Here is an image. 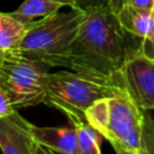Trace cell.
Here are the masks:
<instances>
[{
	"label": "cell",
	"mask_w": 154,
	"mask_h": 154,
	"mask_svg": "<svg viewBox=\"0 0 154 154\" xmlns=\"http://www.w3.org/2000/svg\"><path fill=\"white\" fill-rule=\"evenodd\" d=\"M49 69L47 64L16 51L0 52V87L17 111L45 101Z\"/></svg>",
	"instance_id": "5b68a950"
},
{
	"label": "cell",
	"mask_w": 154,
	"mask_h": 154,
	"mask_svg": "<svg viewBox=\"0 0 154 154\" xmlns=\"http://www.w3.org/2000/svg\"><path fill=\"white\" fill-rule=\"evenodd\" d=\"M122 28L131 36L138 38L140 46L154 55V10L137 8L125 2L117 12Z\"/></svg>",
	"instance_id": "ba28073f"
},
{
	"label": "cell",
	"mask_w": 154,
	"mask_h": 154,
	"mask_svg": "<svg viewBox=\"0 0 154 154\" xmlns=\"http://www.w3.org/2000/svg\"><path fill=\"white\" fill-rule=\"evenodd\" d=\"M126 34L106 2L85 7V18L72 43L70 70L113 81L134 51L128 46Z\"/></svg>",
	"instance_id": "6da1fadb"
},
{
	"label": "cell",
	"mask_w": 154,
	"mask_h": 154,
	"mask_svg": "<svg viewBox=\"0 0 154 154\" xmlns=\"http://www.w3.org/2000/svg\"><path fill=\"white\" fill-rule=\"evenodd\" d=\"M120 88L113 81L63 70L49 75L43 103L63 112L70 123L85 122V112L95 101Z\"/></svg>",
	"instance_id": "277c9868"
},
{
	"label": "cell",
	"mask_w": 154,
	"mask_h": 154,
	"mask_svg": "<svg viewBox=\"0 0 154 154\" xmlns=\"http://www.w3.org/2000/svg\"><path fill=\"white\" fill-rule=\"evenodd\" d=\"M116 153H117V154H134V153H130V152H124V150H117Z\"/></svg>",
	"instance_id": "d6986e66"
},
{
	"label": "cell",
	"mask_w": 154,
	"mask_h": 154,
	"mask_svg": "<svg viewBox=\"0 0 154 154\" xmlns=\"http://www.w3.org/2000/svg\"><path fill=\"white\" fill-rule=\"evenodd\" d=\"M128 4L143 10H154V0H126Z\"/></svg>",
	"instance_id": "9a60e30c"
},
{
	"label": "cell",
	"mask_w": 154,
	"mask_h": 154,
	"mask_svg": "<svg viewBox=\"0 0 154 154\" xmlns=\"http://www.w3.org/2000/svg\"><path fill=\"white\" fill-rule=\"evenodd\" d=\"M85 18V8H71L34 22L16 52L47 64L70 69L72 43Z\"/></svg>",
	"instance_id": "3957f363"
},
{
	"label": "cell",
	"mask_w": 154,
	"mask_h": 154,
	"mask_svg": "<svg viewBox=\"0 0 154 154\" xmlns=\"http://www.w3.org/2000/svg\"><path fill=\"white\" fill-rule=\"evenodd\" d=\"M30 129L38 146L57 154H77L78 137L73 124L70 126H37L31 124Z\"/></svg>",
	"instance_id": "9c48e42d"
},
{
	"label": "cell",
	"mask_w": 154,
	"mask_h": 154,
	"mask_svg": "<svg viewBox=\"0 0 154 154\" xmlns=\"http://www.w3.org/2000/svg\"><path fill=\"white\" fill-rule=\"evenodd\" d=\"M144 120V111L123 88L95 101L85 112V122L106 138L116 152L142 154Z\"/></svg>",
	"instance_id": "7a4b0ae2"
},
{
	"label": "cell",
	"mask_w": 154,
	"mask_h": 154,
	"mask_svg": "<svg viewBox=\"0 0 154 154\" xmlns=\"http://www.w3.org/2000/svg\"><path fill=\"white\" fill-rule=\"evenodd\" d=\"M54 1H58V2H61L64 6H69L71 8H78L81 7L79 4L82 1H87V0H54ZM101 1H105L109 7H111V0H101Z\"/></svg>",
	"instance_id": "2e32d148"
},
{
	"label": "cell",
	"mask_w": 154,
	"mask_h": 154,
	"mask_svg": "<svg viewBox=\"0 0 154 154\" xmlns=\"http://www.w3.org/2000/svg\"><path fill=\"white\" fill-rule=\"evenodd\" d=\"M142 154H154V119L149 116H146L144 120Z\"/></svg>",
	"instance_id": "4fadbf2b"
},
{
	"label": "cell",
	"mask_w": 154,
	"mask_h": 154,
	"mask_svg": "<svg viewBox=\"0 0 154 154\" xmlns=\"http://www.w3.org/2000/svg\"><path fill=\"white\" fill-rule=\"evenodd\" d=\"M61 7L64 5L54 0H24L11 14L20 22L31 25L34 22L58 13Z\"/></svg>",
	"instance_id": "8fae6325"
},
{
	"label": "cell",
	"mask_w": 154,
	"mask_h": 154,
	"mask_svg": "<svg viewBox=\"0 0 154 154\" xmlns=\"http://www.w3.org/2000/svg\"><path fill=\"white\" fill-rule=\"evenodd\" d=\"M77 130L78 152L77 154H101V135L87 122L71 123Z\"/></svg>",
	"instance_id": "7c38bea8"
},
{
	"label": "cell",
	"mask_w": 154,
	"mask_h": 154,
	"mask_svg": "<svg viewBox=\"0 0 154 154\" xmlns=\"http://www.w3.org/2000/svg\"><path fill=\"white\" fill-rule=\"evenodd\" d=\"M126 2V0H111V8L117 13L118 10Z\"/></svg>",
	"instance_id": "e0dca14e"
},
{
	"label": "cell",
	"mask_w": 154,
	"mask_h": 154,
	"mask_svg": "<svg viewBox=\"0 0 154 154\" xmlns=\"http://www.w3.org/2000/svg\"><path fill=\"white\" fill-rule=\"evenodd\" d=\"M31 123L18 111L0 118V149L2 154H37V143L31 134Z\"/></svg>",
	"instance_id": "52a82bcc"
},
{
	"label": "cell",
	"mask_w": 154,
	"mask_h": 154,
	"mask_svg": "<svg viewBox=\"0 0 154 154\" xmlns=\"http://www.w3.org/2000/svg\"><path fill=\"white\" fill-rule=\"evenodd\" d=\"M37 154H57V153H54V152H52V150L37 144Z\"/></svg>",
	"instance_id": "ac0fdd59"
},
{
	"label": "cell",
	"mask_w": 154,
	"mask_h": 154,
	"mask_svg": "<svg viewBox=\"0 0 154 154\" xmlns=\"http://www.w3.org/2000/svg\"><path fill=\"white\" fill-rule=\"evenodd\" d=\"M113 82L143 111H154V55L147 53L140 45L129 54Z\"/></svg>",
	"instance_id": "8992f818"
},
{
	"label": "cell",
	"mask_w": 154,
	"mask_h": 154,
	"mask_svg": "<svg viewBox=\"0 0 154 154\" xmlns=\"http://www.w3.org/2000/svg\"><path fill=\"white\" fill-rule=\"evenodd\" d=\"M30 26L17 19L11 12H0V52L17 51Z\"/></svg>",
	"instance_id": "30bf717a"
},
{
	"label": "cell",
	"mask_w": 154,
	"mask_h": 154,
	"mask_svg": "<svg viewBox=\"0 0 154 154\" xmlns=\"http://www.w3.org/2000/svg\"><path fill=\"white\" fill-rule=\"evenodd\" d=\"M17 109L13 107L7 93L0 87V118H5L8 117L11 114H13Z\"/></svg>",
	"instance_id": "5bb4252c"
}]
</instances>
